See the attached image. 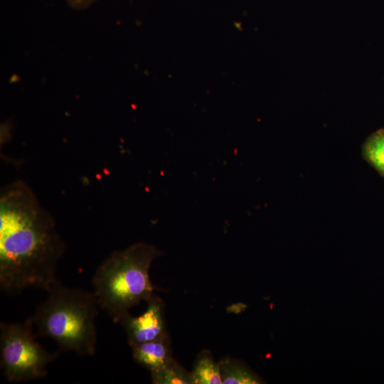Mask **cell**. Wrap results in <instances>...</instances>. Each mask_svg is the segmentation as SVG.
<instances>
[{
    "mask_svg": "<svg viewBox=\"0 0 384 384\" xmlns=\"http://www.w3.org/2000/svg\"><path fill=\"white\" fill-rule=\"evenodd\" d=\"M161 254L154 245L139 242L113 252L97 268L92 277L93 292L100 309L115 323L154 295L149 270Z\"/></svg>",
    "mask_w": 384,
    "mask_h": 384,
    "instance_id": "3957f363",
    "label": "cell"
},
{
    "mask_svg": "<svg viewBox=\"0 0 384 384\" xmlns=\"http://www.w3.org/2000/svg\"><path fill=\"white\" fill-rule=\"evenodd\" d=\"M27 320L37 330L36 336L54 340L62 351L80 356L95 353L96 320L100 308L93 292L64 286L57 280L47 291Z\"/></svg>",
    "mask_w": 384,
    "mask_h": 384,
    "instance_id": "7a4b0ae2",
    "label": "cell"
},
{
    "mask_svg": "<svg viewBox=\"0 0 384 384\" xmlns=\"http://www.w3.org/2000/svg\"><path fill=\"white\" fill-rule=\"evenodd\" d=\"M131 348L134 360L150 373L164 368L174 359L169 335Z\"/></svg>",
    "mask_w": 384,
    "mask_h": 384,
    "instance_id": "8992f818",
    "label": "cell"
},
{
    "mask_svg": "<svg viewBox=\"0 0 384 384\" xmlns=\"http://www.w3.org/2000/svg\"><path fill=\"white\" fill-rule=\"evenodd\" d=\"M150 373L154 384H191L190 372L175 359L164 368Z\"/></svg>",
    "mask_w": 384,
    "mask_h": 384,
    "instance_id": "9c48e42d",
    "label": "cell"
},
{
    "mask_svg": "<svg viewBox=\"0 0 384 384\" xmlns=\"http://www.w3.org/2000/svg\"><path fill=\"white\" fill-rule=\"evenodd\" d=\"M190 373L191 384H223L219 363L208 350L198 355Z\"/></svg>",
    "mask_w": 384,
    "mask_h": 384,
    "instance_id": "ba28073f",
    "label": "cell"
},
{
    "mask_svg": "<svg viewBox=\"0 0 384 384\" xmlns=\"http://www.w3.org/2000/svg\"><path fill=\"white\" fill-rule=\"evenodd\" d=\"M223 384H259L263 380L242 361L224 358L219 361Z\"/></svg>",
    "mask_w": 384,
    "mask_h": 384,
    "instance_id": "52a82bcc",
    "label": "cell"
},
{
    "mask_svg": "<svg viewBox=\"0 0 384 384\" xmlns=\"http://www.w3.org/2000/svg\"><path fill=\"white\" fill-rule=\"evenodd\" d=\"M33 326L24 322L0 324V366L8 382L23 383L45 377L58 353L36 341Z\"/></svg>",
    "mask_w": 384,
    "mask_h": 384,
    "instance_id": "277c9868",
    "label": "cell"
},
{
    "mask_svg": "<svg viewBox=\"0 0 384 384\" xmlns=\"http://www.w3.org/2000/svg\"><path fill=\"white\" fill-rule=\"evenodd\" d=\"M146 303L147 308L142 315L132 316L129 313L119 321L130 347L169 335L163 300L154 294Z\"/></svg>",
    "mask_w": 384,
    "mask_h": 384,
    "instance_id": "5b68a950",
    "label": "cell"
},
{
    "mask_svg": "<svg viewBox=\"0 0 384 384\" xmlns=\"http://www.w3.org/2000/svg\"><path fill=\"white\" fill-rule=\"evenodd\" d=\"M71 6L75 7H84L88 6L91 3L95 1L96 0H65Z\"/></svg>",
    "mask_w": 384,
    "mask_h": 384,
    "instance_id": "8fae6325",
    "label": "cell"
},
{
    "mask_svg": "<svg viewBox=\"0 0 384 384\" xmlns=\"http://www.w3.org/2000/svg\"><path fill=\"white\" fill-rule=\"evenodd\" d=\"M363 154L368 161L384 176V129L368 139L363 146Z\"/></svg>",
    "mask_w": 384,
    "mask_h": 384,
    "instance_id": "30bf717a",
    "label": "cell"
},
{
    "mask_svg": "<svg viewBox=\"0 0 384 384\" xmlns=\"http://www.w3.org/2000/svg\"><path fill=\"white\" fill-rule=\"evenodd\" d=\"M65 252L53 218L31 189L18 181L0 196V289L19 294L29 288L47 291L58 279Z\"/></svg>",
    "mask_w": 384,
    "mask_h": 384,
    "instance_id": "6da1fadb",
    "label": "cell"
}]
</instances>
